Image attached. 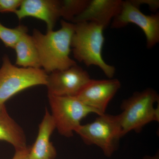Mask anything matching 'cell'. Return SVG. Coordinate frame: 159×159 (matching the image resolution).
<instances>
[{"label": "cell", "mask_w": 159, "mask_h": 159, "mask_svg": "<svg viewBox=\"0 0 159 159\" xmlns=\"http://www.w3.org/2000/svg\"><path fill=\"white\" fill-rule=\"evenodd\" d=\"M16 53V66L25 68L41 69L39 56L32 36L24 34L14 48Z\"/></svg>", "instance_id": "5bb4252c"}, {"label": "cell", "mask_w": 159, "mask_h": 159, "mask_svg": "<svg viewBox=\"0 0 159 159\" xmlns=\"http://www.w3.org/2000/svg\"></svg>", "instance_id": "44dd1931"}, {"label": "cell", "mask_w": 159, "mask_h": 159, "mask_svg": "<svg viewBox=\"0 0 159 159\" xmlns=\"http://www.w3.org/2000/svg\"><path fill=\"white\" fill-rule=\"evenodd\" d=\"M28 32V28L23 25L11 29L3 25L0 22V40L6 48H14L18 41Z\"/></svg>", "instance_id": "2e32d148"}, {"label": "cell", "mask_w": 159, "mask_h": 159, "mask_svg": "<svg viewBox=\"0 0 159 159\" xmlns=\"http://www.w3.org/2000/svg\"><path fill=\"white\" fill-rule=\"evenodd\" d=\"M75 133L86 145L99 147L107 157L117 150L120 139L123 137L119 115L106 113L98 116L91 123L81 124Z\"/></svg>", "instance_id": "277c9868"}, {"label": "cell", "mask_w": 159, "mask_h": 159, "mask_svg": "<svg viewBox=\"0 0 159 159\" xmlns=\"http://www.w3.org/2000/svg\"><path fill=\"white\" fill-rule=\"evenodd\" d=\"M89 0L61 1V17L66 21H73L75 17L84 11Z\"/></svg>", "instance_id": "9a60e30c"}, {"label": "cell", "mask_w": 159, "mask_h": 159, "mask_svg": "<svg viewBox=\"0 0 159 159\" xmlns=\"http://www.w3.org/2000/svg\"><path fill=\"white\" fill-rule=\"evenodd\" d=\"M56 129L53 117L48 110L45 114L39 128L38 134L34 145L30 148L29 159H53L57 155V152L50 139Z\"/></svg>", "instance_id": "7c38bea8"}, {"label": "cell", "mask_w": 159, "mask_h": 159, "mask_svg": "<svg viewBox=\"0 0 159 159\" xmlns=\"http://www.w3.org/2000/svg\"><path fill=\"white\" fill-rule=\"evenodd\" d=\"M159 101L158 94L150 88L135 92L123 100L121 105L122 112L119 114L123 137L132 131L139 133L150 122H159V105L154 107Z\"/></svg>", "instance_id": "3957f363"}, {"label": "cell", "mask_w": 159, "mask_h": 159, "mask_svg": "<svg viewBox=\"0 0 159 159\" xmlns=\"http://www.w3.org/2000/svg\"><path fill=\"white\" fill-rule=\"evenodd\" d=\"M130 2L138 8L145 4L147 5L149 9L152 11H155L159 8V0H129Z\"/></svg>", "instance_id": "ac0fdd59"}, {"label": "cell", "mask_w": 159, "mask_h": 159, "mask_svg": "<svg viewBox=\"0 0 159 159\" xmlns=\"http://www.w3.org/2000/svg\"><path fill=\"white\" fill-rule=\"evenodd\" d=\"M104 28L91 22L74 24V31L71 48L75 59L87 66H95L102 70L109 79L113 78L116 68L107 63L102 57V49L105 39Z\"/></svg>", "instance_id": "7a4b0ae2"}, {"label": "cell", "mask_w": 159, "mask_h": 159, "mask_svg": "<svg viewBox=\"0 0 159 159\" xmlns=\"http://www.w3.org/2000/svg\"><path fill=\"white\" fill-rule=\"evenodd\" d=\"M61 28L56 31H47L43 34L34 29L32 36L37 48L41 68L48 74L66 70L77 65L70 57L74 24L62 20Z\"/></svg>", "instance_id": "6da1fadb"}, {"label": "cell", "mask_w": 159, "mask_h": 159, "mask_svg": "<svg viewBox=\"0 0 159 159\" xmlns=\"http://www.w3.org/2000/svg\"><path fill=\"white\" fill-rule=\"evenodd\" d=\"M48 74L42 69L25 68L14 65L7 54L0 67V106L18 93L37 85H46Z\"/></svg>", "instance_id": "5b68a950"}, {"label": "cell", "mask_w": 159, "mask_h": 159, "mask_svg": "<svg viewBox=\"0 0 159 159\" xmlns=\"http://www.w3.org/2000/svg\"><path fill=\"white\" fill-rule=\"evenodd\" d=\"M143 159H159V155L158 154L154 157L146 156Z\"/></svg>", "instance_id": "ffe728a7"}, {"label": "cell", "mask_w": 159, "mask_h": 159, "mask_svg": "<svg viewBox=\"0 0 159 159\" xmlns=\"http://www.w3.org/2000/svg\"><path fill=\"white\" fill-rule=\"evenodd\" d=\"M111 28L121 29L129 24L139 26L144 32L147 48L151 49L159 42V13L146 15L129 0L122 2L119 13L112 20Z\"/></svg>", "instance_id": "52a82bcc"}, {"label": "cell", "mask_w": 159, "mask_h": 159, "mask_svg": "<svg viewBox=\"0 0 159 159\" xmlns=\"http://www.w3.org/2000/svg\"><path fill=\"white\" fill-rule=\"evenodd\" d=\"M30 148L26 147L22 149H15V153L12 159H29Z\"/></svg>", "instance_id": "d6986e66"}, {"label": "cell", "mask_w": 159, "mask_h": 159, "mask_svg": "<svg viewBox=\"0 0 159 159\" xmlns=\"http://www.w3.org/2000/svg\"><path fill=\"white\" fill-rule=\"evenodd\" d=\"M60 9L58 0H22L15 14L19 20L28 17L41 20L45 23L47 31H51L61 18Z\"/></svg>", "instance_id": "30bf717a"}, {"label": "cell", "mask_w": 159, "mask_h": 159, "mask_svg": "<svg viewBox=\"0 0 159 159\" xmlns=\"http://www.w3.org/2000/svg\"><path fill=\"white\" fill-rule=\"evenodd\" d=\"M91 80L89 73L76 65L68 69L48 74V95L76 97Z\"/></svg>", "instance_id": "ba28073f"}, {"label": "cell", "mask_w": 159, "mask_h": 159, "mask_svg": "<svg viewBox=\"0 0 159 159\" xmlns=\"http://www.w3.org/2000/svg\"><path fill=\"white\" fill-rule=\"evenodd\" d=\"M122 2V0H89L84 11L75 17L72 23L91 22L105 29L119 13Z\"/></svg>", "instance_id": "8fae6325"}, {"label": "cell", "mask_w": 159, "mask_h": 159, "mask_svg": "<svg viewBox=\"0 0 159 159\" xmlns=\"http://www.w3.org/2000/svg\"><path fill=\"white\" fill-rule=\"evenodd\" d=\"M121 86V82L117 79H91L76 97L99 116L105 113L109 103Z\"/></svg>", "instance_id": "9c48e42d"}, {"label": "cell", "mask_w": 159, "mask_h": 159, "mask_svg": "<svg viewBox=\"0 0 159 159\" xmlns=\"http://www.w3.org/2000/svg\"><path fill=\"white\" fill-rule=\"evenodd\" d=\"M0 141L8 142L15 149L27 147L24 130L9 116L5 105L0 106Z\"/></svg>", "instance_id": "4fadbf2b"}, {"label": "cell", "mask_w": 159, "mask_h": 159, "mask_svg": "<svg viewBox=\"0 0 159 159\" xmlns=\"http://www.w3.org/2000/svg\"><path fill=\"white\" fill-rule=\"evenodd\" d=\"M51 115L56 129L63 136L70 138L81 125L80 122L89 114L97 112L83 103L76 97L48 95Z\"/></svg>", "instance_id": "8992f818"}, {"label": "cell", "mask_w": 159, "mask_h": 159, "mask_svg": "<svg viewBox=\"0 0 159 159\" xmlns=\"http://www.w3.org/2000/svg\"><path fill=\"white\" fill-rule=\"evenodd\" d=\"M22 0H0V13L15 12L21 4Z\"/></svg>", "instance_id": "e0dca14e"}]
</instances>
